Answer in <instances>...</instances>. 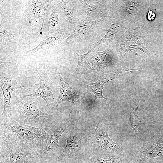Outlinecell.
Segmentation results:
<instances>
[{"mask_svg": "<svg viewBox=\"0 0 163 163\" xmlns=\"http://www.w3.org/2000/svg\"><path fill=\"white\" fill-rule=\"evenodd\" d=\"M0 137L34 146L40 150L46 139L47 128L36 127L12 118L0 119Z\"/></svg>", "mask_w": 163, "mask_h": 163, "instance_id": "1", "label": "cell"}, {"mask_svg": "<svg viewBox=\"0 0 163 163\" xmlns=\"http://www.w3.org/2000/svg\"><path fill=\"white\" fill-rule=\"evenodd\" d=\"M106 18L92 21L82 20L62 44L72 47L75 51L87 47L91 49L93 45L102 38V34H105Z\"/></svg>", "mask_w": 163, "mask_h": 163, "instance_id": "2", "label": "cell"}, {"mask_svg": "<svg viewBox=\"0 0 163 163\" xmlns=\"http://www.w3.org/2000/svg\"><path fill=\"white\" fill-rule=\"evenodd\" d=\"M145 0H98L97 4L113 13L122 24H134L140 22L149 7Z\"/></svg>", "mask_w": 163, "mask_h": 163, "instance_id": "3", "label": "cell"}, {"mask_svg": "<svg viewBox=\"0 0 163 163\" xmlns=\"http://www.w3.org/2000/svg\"><path fill=\"white\" fill-rule=\"evenodd\" d=\"M0 137V163H41L37 147Z\"/></svg>", "mask_w": 163, "mask_h": 163, "instance_id": "4", "label": "cell"}, {"mask_svg": "<svg viewBox=\"0 0 163 163\" xmlns=\"http://www.w3.org/2000/svg\"><path fill=\"white\" fill-rule=\"evenodd\" d=\"M12 107V119L19 123L36 127L47 128L54 124L52 115L41 111L39 101L27 103L17 97Z\"/></svg>", "mask_w": 163, "mask_h": 163, "instance_id": "5", "label": "cell"}, {"mask_svg": "<svg viewBox=\"0 0 163 163\" xmlns=\"http://www.w3.org/2000/svg\"><path fill=\"white\" fill-rule=\"evenodd\" d=\"M67 130L66 145L62 152L56 158V161L71 158L78 161H86L87 157L84 152L91 133L84 128L72 126V125Z\"/></svg>", "mask_w": 163, "mask_h": 163, "instance_id": "6", "label": "cell"}, {"mask_svg": "<svg viewBox=\"0 0 163 163\" xmlns=\"http://www.w3.org/2000/svg\"><path fill=\"white\" fill-rule=\"evenodd\" d=\"M101 52L92 50L86 57L81 65L80 73L88 74L95 73L102 77L113 72V58L115 51L110 46Z\"/></svg>", "mask_w": 163, "mask_h": 163, "instance_id": "7", "label": "cell"}, {"mask_svg": "<svg viewBox=\"0 0 163 163\" xmlns=\"http://www.w3.org/2000/svg\"><path fill=\"white\" fill-rule=\"evenodd\" d=\"M109 127L105 125H97L94 131L88 139L86 149L89 155L100 153H121L122 148L109 137Z\"/></svg>", "mask_w": 163, "mask_h": 163, "instance_id": "8", "label": "cell"}, {"mask_svg": "<svg viewBox=\"0 0 163 163\" xmlns=\"http://www.w3.org/2000/svg\"><path fill=\"white\" fill-rule=\"evenodd\" d=\"M140 34L139 24L135 28L129 29L122 35L114 37L109 46L119 53L120 60L124 59L126 53L136 49L141 50L149 56H151L150 51L141 40Z\"/></svg>", "mask_w": 163, "mask_h": 163, "instance_id": "9", "label": "cell"}, {"mask_svg": "<svg viewBox=\"0 0 163 163\" xmlns=\"http://www.w3.org/2000/svg\"><path fill=\"white\" fill-rule=\"evenodd\" d=\"M68 27L72 28L66 18L60 4L58 0L53 1L47 11L39 30L40 34H43L44 37Z\"/></svg>", "mask_w": 163, "mask_h": 163, "instance_id": "10", "label": "cell"}, {"mask_svg": "<svg viewBox=\"0 0 163 163\" xmlns=\"http://www.w3.org/2000/svg\"><path fill=\"white\" fill-rule=\"evenodd\" d=\"M72 124L70 120L62 123H54L47 128V136L39 152L41 163L47 162L53 157L59 146L58 142L62 135Z\"/></svg>", "mask_w": 163, "mask_h": 163, "instance_id": "11", "label": "cell"}, {"mask_svg": "<svg viewBox=\"0 0 163 163\" xmlns=\"http://www.w3.org/2000/svg\"><path fill=\"white\" fill-rule=\"evenodd\" d=\"M38 74L40 81L39 87L32 94L25 95L24 97H40L45 101L46 107L48 108L52 102L57 100L59 87L50 79L45 69L39 70Z\"/></svg>", "mask_w": 163, "mask_h": 163, "instance_id": "12", "label": "cell"}, {"mask_svg": "<svg viewBox=\"0 0 163 163\" xmlns=\"http://www.w3.org/2000/svg\"><path fill=\"white\" fill-rule=\"evenodd\" d=\"M0 88L3 97V109L0 116L1 119L12 118V109L11 98L13 91L18 89H24L23 83L13 78L2 71L0 73Z\"/></svg>", "mask_w": 163, "mask_h": 163, "instance_id": "13", "label": "cell"}, {"mask_svg": "<svg viewBox=\"0 0 163 163\" xmlns=\"http://www.w3.org/2000/svg\"><path fill=\"white\" fill-rule=\"evenodd\" d=\"M82 20L92 21L103 18L114 19L116 16L107 10L93 4L91 0H77Z\"/></svg>", "mask_w": 163, "mask_h": 163, "instance_id": "14", "label": "cell"}, {"mask_svg": "<svg viewBox=\"0 0 163 163\" xmlns=\"http://www.w3.org/2000/svg\"><path fill=\"white\" fill-rule=\"evenodd\" d=\"M73 30L71 28L68 27L45 36L37 46L26 53L30 56L38 54L62 44Z\"/></svg>", "mask_w": 163, "mask_h": 163, "instance_id": "15", "label": "cell"}, {"mask_svg": "<svg viewBox=\"0 0 163 163\" xmlns=\"http://www.w3.org/2000/svg\"><path fill=\"white\" fill-rule=\"evenodd\" d=\"M56 69L60 82L59 92L58 98L53 108L54 110L61 112L59 110L58 106L61 103L68 102L73 104H76L79 103L80 100L79 99V95L74 93L72 88L63 78L56 67Z\"/></svg>", "mask_w": 163, "mask_h": 163, "instance_id": "16", "label": "cell"}, {"mask_svg": "<svg viewBox=\"0 0 163 163\" xmlns=\"http://www.w3.org/2000/svg\"><path fill=\"white\" fill-rule=\"evenodd\" d=\"M71 27L74 30L82 21L77 0H58Z\"/></svg>", "mask_w": 163, "mask_h": 163, "instance_id": "17", "label": "cell"}, {"mask_svg": "<svg viewBox=\"0 0 163 163\" xmlns=\"http://www.w3.org/2000/svg\"><path fill=\"white\" fill-rule=\"evenodd\" d=\"M129 158L123 153H100L87 157V163H128Z\"/></svg>", "mask_w": 163, "mask_h": 163, "instance_id": "18", "label": "cell"}, {"mask_svg": "<svg viewBox=\"0 0 163 163\" xmlns=\"http://www.w3.org/2000/svg\"><path fill=\"white\" fill-rule=\"evenodd\" d=\"M120 73L118 71H116L108 75L100 77L99 80L93 83L84 81L87 89V91L85 93V94L87 93H92L95 96L94 101L97 99L100 98L104 99L107 101L108 98L104 97L102 94L104 85L109 81L119 78L118 75Z\"/></svg>", "mask_w": 163, "mask_h": 163, "instance_id": "19", "label": "cell"}, {"mask_svg": "<svg viewBox=\"0 0 163 163\" xmlns=\"http://www.w3.org/2000/svg\"><path fill=\"white\" fill-rule=\"evenodd\" d=\"M29 13L33 25L41 28L43 20L44 6L43 0L29 1Z\"/></svg>", "mask_w": 163, "mask_h": 163, "instance_id": "20", "label": "cell"}, {"mask_svg": "<svg viewBox=\"0 0 163 163\" xmlns=\"http://www.w3.org/2000/svg\"><path fill=\"white\" fill-rule=\"evenodd\" d=\"M125 28V27L122 24L119 18L116 17L114 19L113 21L110 26L106 31L104 36L93 45V50L101 44H105L107 46L109 45L113 40L115 35L120 30Z\"/></svg>", "mask_w": 163, "mask_h": 163, "instance_id": "21", "label": "cell"}, {"mask_svg": "<svg viewBox=\"0 0 163 163\" xmlns=\"http://www.w3.org/2000/svg\"><path fill=\"white\" fill-rule=\"evenodd\" d=\"M129 120L133 132L135 133H137L139 129L141 120L140 117L136 106L134 107L131 111Z\"/></svg>", "mask_w": 163, "mask_h": 163, "instance_id": "22", "label": "cell"}, {"mask_svg": "<svg viewBox=\"0 0 163 163\" xmlns=\"http://www.w3.org/2000/svg\"><path fill=\"white\" fill-rule=\"evenodd\" d=\"M17 34L11 33L6 30L0 24V40L1 44H5L10 40L15 39Z\"/></svg>", "mask_w": 163, "mask_h": 163, "instance_id": "23", "label": "cell"}, {"mask_svg": "<svg viewBox=\"0 0 163 163\" xmlns=\"http://www.w3.org/2000/svg\"><path fill=\"white\" fill-rule=\"evenodd\" d=\"M93 49L88 51L87 52L83 54L80 55H78L76 52L75 51V52L78 58V63L76 67L75 68V70L77 72H79L80 70V68L83 62L85 59L87 55L90 53L92 50Z\"/></svg>", "mask_w": 163, "mask_h": 163, "instance_id": "24", "label": "cell"}, {"mask_svg": "<svg viewBox=\"0 0 163 163\" xmlns=\"http://www.w3.org/2000/svg\"><path fill=\"white\" fill-rule=\"evenodd\" d=\"M155 14L149 8L147 13V19L150 21L154 20L155 17Z\"/></svg>", "mask_w": 163, "mask_h": 163, "instance_id": "25", "label": "cell"}, {"mask_svg": "<svg viewBox=\"0 0 163 163\" xmlns=\"http://www.w3.org/2000/svg\"></svg>", "mask_w": 163, "mask_h": 163, "instance_id": "26", "label": "cell"}]
</instances>
